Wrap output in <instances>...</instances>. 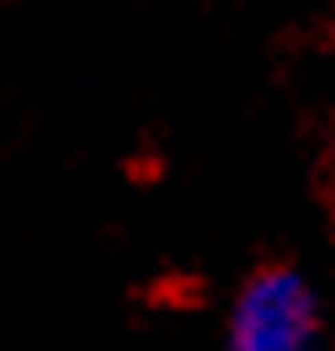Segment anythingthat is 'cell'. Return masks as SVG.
Segmentation results:
<instances>
[{
	"instance_id": "obj_1",
	"label": "cell",
	"mask_w": 335,
	"mask_h": 351,
	"mask_svg": "<svg viewBox=\"0 0 335 351\" xmlns=\"http://www.w3.org/2000/svg\"><path fill=\"white\" fill-rule=\"evenodd\" d=\"M319 341H325L319 293L293 266L256 271L229 304V330H223L229 351H319Z\"/></svg>"
}]
</instances>
